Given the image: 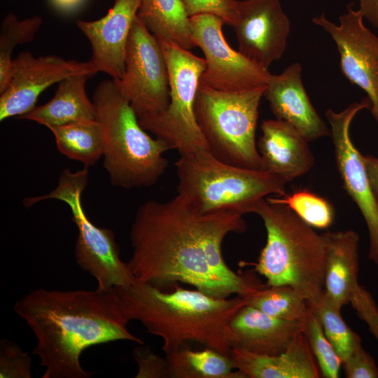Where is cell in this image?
<instances>
[{
  "label": "cell",
  "instance_id": "obj_25",
  "mask_svg": "<svg viewBox=\"0 0 378 378\" xmlns=\"http://www.w3.org/2000/svg\"><path fill=\"white\" fill-rule=\"evenodd\" d=\"M52 133L58 150L84 167L94 165L103 154L102 127L96 120L73 122L48 127Z\"/></svg>",
  "mask_w": 378,
  "mask_h": 378
},
{
  "label": "cell",
  "instance_id": "obj_27",
  "mask_svg": "<svg viewBox=\"0 0 378 378\" xmlns=\"http://www.w3.org/2000/svg\"><path fill=\"white\" fill-rule=\"evenodd\" d=\"M42 21L38 15L19 20L13 13L7 14L4 18L0 31V93L6 89L11 77L14 48L17 45L32 41Z\"/></svg>",
  "mask_w": 378,
  "mask_h": 378
},
{
  "label": "cell",
  "instance_id": "obj_29",
  "mask_svg": "<svg viewBox=\"0 0 378 378\" xmlns=\"http://www.w3.org/2000/svg\"><path fill=\"white\" fill-rule=\"evenodd\" d=\"M271 203L284 204L302 220L314 228L326 229L334 220V209L323 197L306 189L296 190L290 194L266 197Z\"/></svg>",
  "mask_w": 378,
  "mask_h": 378
},
{
  "label": "cell",
  "instance_id": "obj_9",
  "mask_svg": "<svg viewBox=\"0 0 378 378\" xmlns=\"http://www.w3.org/2000/svg\"><path fill=\"white\" fill-rule=\"evenodd\" d=\"M159 42L168 69L169 102L161 113L139 118V122L145 130L165 141L180 155L209 150L195 113L205 60L174 43Z\"/></svg>",
  "mask_w": 378,
  "mask_h": 378
},
{
  "label": "cell",
  "instance_id": "obj_26",
  "mask_svg": "<svg viewBox=\"0 0 378 378\" xmlns=\"http://www.w3.org/2000/svg\"><path fill=\"white\" fill-rule=\"evenodd\" d=\"M246 304L288 321H301L309 311L307 301L287 285L266 286L248 296Z\"/></svg>",
  "mask_w": 378,
  "mask_h": 378
},
{
  "label": "cell",
  "instance_id": "obj_36",
  "mask_svg": "<svg viewBox=\"0 0 378 378\" xmlns=\"http://www.w3.org/2000/svg\"><path fill=\"white\" fill-rule=\"evenodd\" d=\"M368 181L378 204V158L370 155H362Z\"/></svg>",
  "mask_w": 378,
  "mask_h": 378
},
{
  "label": "cell",
  "instance_id": "obj_7",
  "mask_svg": "<svg viewBox=\"0 0 378 378\" xmlns=\"http://www.w3.org/2000/svg\"><path fill=\"white\" fill-rule=\"evenodd\" d=\"M265 88L230 92L199 85L195 104L197 122L209 150L219 160L266 171L255 142Z\"/></svg>",
  "mask_w": 378,
  "mask_h": 378
},
{
  "label": "cell",
  "instance_id": "obj_23",
  "mask_svg": "<svg viewBox=\"0 0 378 378\" xmlns=\"http://www.w3.org/2000/svg\"><path fill=\"white\" fill-rule=\"evenodd\" d=\"M137 15L159 41L189 50L196 47L182 0H141Z\"/></svg>",
  "mask_w": 378,
  "mask_h": 378
},
{
  "label": "cell",
  "instance_id": "obj_1",
  "mask_svg": "<svg viewBox=\"0 0 378 378\" xmlns=\"http://www.w3.org/2000/svg\"><path fill=\"white\" fill-rule=\"evenodd\" d=\"M246 228L241 214H200L178 195L166 202L148 200L131 226L127 267L135 281L161 290L181 282L216 298L248 297L265 286L234 272L222 253L224 239Z\"/></svg>",
  "mask_w": 378,
  "mask_h": 378
},
{
  "label": "cell",
  "instance_id": "obj_31",
  "mask_svg": "<svg viewBox=\"0 0 378 378\" xmlns=\"http://www.w3.org/2000/svg\"><path fill=\"white\" fill-rule=\"evenodd\" d=\"M0 377H31V358L8 340H3L0 343Z\"/></svg>",
  "mask_w": 378,
  "mask_h": 378
},
{
  "label": "cell",
  "instance_id": "obj_13",
  "mask_svg": "<svg viewBox=\"0 0 378 378\" xmlns=\"http://www.w3.org/2000/svg\"><path fill=\"white\" fill-rule=\"evenodd\" d=\"M370 108L367 97L354 102L340 112L326 111L330 125L335 162L344 190L359 209L369 234L368 258L378 265V204L370 187L362 154L356 148L349 134L356 114Z\"/></svg>",
  "mask_w": 378,
  "mask_h": 378
},
{
  "label": "cell",
  "instance_id": "obj_30",
  "mask_svg": "<svg viewBox=\"0 0 378 378\" xmlns=\"http://www.w3.org/2000/svg\"><path fill=\"white\" fill-rule=\"evenodd\" d=\"M301 322L302 331L316 358L321 375L326 378H337L342 361L326 337L321 321L310 307Z\"/></svg>",
  "mask_w": 378,
  "mask_h": 378
},
{
  "label": "cell",
  "instance_id": "obj_38",
  "mask_svg": "<svg viewBox=\"0 0 378 378\" xmlns=\"http://www.w3.org/2000/svg\"><path fill=\"white\" fill-rule=\"evenodd\" d=\"M55 8L69 11L78 6L83 0H49Z\"/></svg>",
  "mask_w": 378,
  "mask_h": 378
},
{
  "label": "cell",
  "instance_id": "obj_37",
  "mask_svg": "<svg viewBox=\"0 0 378 378\" xmlns=\"http://www.w3.org/2000/svg\"><path fill=\"white\" fill-rule=\"evenodd\" d=\"M364 19L378 29V0H358Z\"/></svg>",
  "mask_w": 378,
  "mask_h": 378
},
{
  "label": "cell",
  "instance_id": "obj_24",
  "mask_svg": "<svg viewBox=\"0 0 378 378\" xmlns=\"http://www.w3.org/2000/svg\"><path fill=\"white\" fill-rule=\"evenodd\" d=\"M172 378H246L230 355L214 349L195 351L186 345L166 356Z\"/></svg>",
  "mask_w": 378,
  "mask_h": 378
},
{
  "label": "cell",
  "instance_id": "obj_14",
  "mask_svg": "<svg viewBox=\"0 0 378 378\" xmlns=\"http://www.w3.org/2000/svg\"><path fill=\"white\" fill-rule=\"evenodd\" d=\"M97 72L90 60L78 62L52 55L34 57L21 52L13 59L10 79L0 93V121L31 111L41 92L51 85L75 74L94 76Z\"/></svg>",
  "mask_w": 378,
  "mask_h": 378
},
{
  "label": "cell",
  "instance_id": "obj_22",
  "mask_svg": "<svg viewBox=\"0 0 378 378\" xmlns=\"http://www.w3.org/2000/svg\"><path fill=\"white\" fill-rule=\"evenodd\" d=\"M92 76L94 75L90 74H80L62 80L49 102L36 106L18 119L34 121L46 127L96 120L94 104L85 90V83Z\"/></svg>",
  "mask_w": 378,
  "mask_h": 378
},
{
  "label": "cell",
  "instance_id": "obj_19",
  "mask_svg": "<svg viewBox=\"0 0 378 378\" xmlns=\"http://www.w3.org/2000/svg\"><path fill=\"white\" fill-rule=\"evenodd\" d=\"M261 130L257 148L266 171L288 183L314 167L309 141L291 125L277 118L267 119L262 121Z\"/></svg>",
  "mask_w": 378,
  "mask_h": 378
},
{
  "label": "cell",
  "instance_id": "obj_3",
  "mask_svg": "<svg viewBox=\"0 0 378 378\" xmlns=\"http://www.w3.org/2000/svg\"><path fill=\"white\" fill-rule=\"evenodd\" d=\"M116 288L127 321H139L148 332L162 338L166 356L189 342L230 355L227 325L247 304V297L216 298L196 288L174 284L168 291L135 281Z\"/></svg>",
  "mask_w": 378,
  "mask_h": 378
},
{
  "label": "cell",
  "instance_id": "obj_4",
  "mask_svg": "<svg viewBox=\"0 0 378 378\" xmlns=\"http://www.w3.org/2000/svg\"><path fill=\"white\" fill-rule=\"evenodd\" d=\"M253 213L263 221L267 239L254 270L267 286L287 285L301 295L310 306L325 290L327 241L284 204L266 198L258 202Z\"/></svg>",
  "mask_w": 378,
  "mask_h": 378
},
{
  "label": "cell",
  "instance_id": "obj_2",
  "mask_svg": "<svg viewBox=\"0 0 378 378\" xmlns=\"http://www.w3.org/2000/svg\"><path fill=\"white\" fill-rule=\"evenodd\" d=\"M15 312L33 332V354L45 368L43 378H90L80 356L88 348L125 340L144 344L130 332L117 288L100 290H48L25 294Z\"/></svg>",
  "mask_w": 378,
  "mask_h": 378
},
{
  "label": "cell",
  "instance_id": "obj_21",
  "mask_svg": "<svg viewBox=\"0 0 378 378\" xmlns=\"http://www.w3.org/2000/svg\"><path fill=\"white\" fill-rule=\"evenodd\" d=\"M327 255L325 272V293L342 309L350 303L358 286L359 234L351 230L325 232Z\"/></svg>",
  "mask_w": 378,
  "mask_h": 378
},
{
  "label": "cell",
  "instance_id": "obj_32",
  "mask_svg": "<svg viewBox=\"0 0 378 378\" xmlns=\"http://www.w3.org/2000/svg\"><path fill=\"white\" fill-rule=\"evenodd\" d=\"M190 17L213 14L232 27L237 18V0H182Z\"/></svg>",
  "mask_w": 378,
  "mask_h": 378
},
{
  "label": "cell",
  "instance_id": "obj_5",
  "mask_svg": "<svg viewBox=\"0 0 378 378\" xmlns=\"http://www.w3.org/2000/svg\"><path fill=\"white\" fill-rule=\"evenodd\" d=\"M92 102L103 132L104 167L111 183L126 189L155 184L168 167L164 153L172 150L169 145L141 126L113 79L99 83Z\"/></svg>",
  "mask_w": 378,
  "mask_h": 378
},
{
  "label": "cell",
  "instance_id": "obj_35",
  "mask_svg": "<svg viewBox=\"0 0 378 378\" xmlns=\"http://www.w3.org/2000/svg\"><path fill=\"white\" fill-rule=\"evenodd\" d=\"M347 378H377L378 368L374 358L362 346H359L342 362Z\"/></svg>",
  "mask_w": 378,
  "mask_h": 378
},
{
  "label": "cell",
  "instance_id": "obj_8",
  "mask_svg": "<svg viewBox=\"0 0 378 378\" xmlns=\"http://www.w3.org/2000/svg\"><path fill=\"white\" fill-rule=\"evenodd\" d=\"M88 168L84 167L74 172L64 169L54 190L43 195L26 198L24 205L29 207L49 199L66 203L78 228L74 251L78 265L96 279L98 290L130 286L134 279L127 262L120 258L119 247L113 230L95 225L84 211L81 197L88 182Z\"/></svg>",
  "mask_w": 378,
  "mask_h": 378
},
{
  "label": "cell",
  "instance_id": "obj_33",
  "mask_svg": "<svg viewBox=\"0 0 378 378\" xmlns=\"http://www.w3.org/2000/svg\"><path fill=\"white\" fill-rule=\"evenodd\" d=\"M133 357L138 367L135 377H169L167 358L155 354L150 347L146 346L136 347L133 351Z\"/></svg>",
  "mask_w": 378,
  "mask_h": 378
},
{
  "label": "cell",
  "instance_id": "obj_18",
  "mask_svg": "<svg viewBox=\"0 0 378 378\" xmlns=\"http://www.w3.org/2000/svg\"><path fill=\"white\" fill-rule=\"evenodd\" d=\"M300 330L301 321L279 318L246 304L230 319L227 339L231 348L274 356L284 353Z\"/></svg>",
  "mask_w": 378,
  "mask_h": 378
},
{
  "label": "cell",
  "instance_id": "obj_11",
  "mask_svg": "<svg viewBox=\"0 0 378 378\" xmlns=\"http://www.w3.org/2000/svg\"><path fill=\"white\" fill-rule=\"evenodd\" d=\"M192 38L202 50L206 68L200 85L216 90L237 92L266 86L269 69L249 59L226 41L224 21L213 14L190 17Z\"/></svg>",
  "mask_w": 378,
  "mask_h": 378
},
{
  "label": "cell",
  "instance_id": "obj_16",
  "mask_svg": "<svg viewBox=\"0 0 378 378\" xmlns=\"http://www.w3.org/2000/svg\"><path fill=\"white\" fill-rule=\"evenodd\" d=\"M113 1L104 17L93 21L77 20L76 23L90 43V61L99 71L118 80L124 74L126 46L141 0Z\"/></svg>",
  "mask_w": 378,
  "mask_h": 378
},
{
  "label": "cell",
  "instance_id": "obj_34",
  "mask_svg": "<svg viewBox=\"0 0 378 378\" xmlns=\"http://www.w3.org/2000/svg\"><path fill=\"white\" fill-rule=\"evenodd\" d=\"M357 315L368 325L378 342V307L371 294L358 285L350 300Z\"/></svg>",
  "mask_w": 378,
  "mask_h": 378
},
{
  "label": "cell",
  "instance_id": "obj_15",
  "mask_svg": "<svg viewBox=\"0 0 378 378\" xmlns=\"http://www.w3.org/2000/svg\"><path fill=\"white\" fill-rule=\"evenodd\" d=\"M232 27L238 50L267 69L284 55L290 32L280 0L237 1Z\"/></svg>",
  "mask_w": 378,
  "mask_h": 378
},
{
  "label": "cell",
  "instance_id": "obj_6",
  "mask_svg": "<svg viewBox=\"0 0 378 378\" xmlns=\"http://www.w3.org/2000/svg\"><path fill=\"white\" fill-rule=\"evenodd\" d=\"M178 195L200 214L253 213L269 195L281 196L286 182L267 171L223 162L207 149L180 155L175 162Z\"/></svg>",
  "mask_w": 378,
  "mask_h": 378
},
{
  "label": "cell",
  "instance_id": "obj_17",
  "mask_svg": "<svg viewBox=\"0 0 378 378\" xmlns=\"http://www.w3.org/2000/svg\"><path fill=\"white\" fill-rule=\"evenodd\" d=\"M263 97L276 118L291 125L308 141L330 135L306 92L298 62L290 64L279 74H272Z\"/></svg>",
  "mask_w": 378,
  "mask_h": 378
},
{
  "label": "cell",
  "instance_id": "obj_10",
  "mask_svg": "<svg viewBox=\"0 0 378 378\" xmlns=\"http://www.w3.org/2000/svg\"><path fill=\"white\" fill-rule=\"evenodd\" d=\"M113 81L138 118L161 113L169 102V73L162 49L138 15L126 46L124 74Z\"/></svg>",
  "mask_w": 378,
  "mask_h": 378
},
{
  "label": "cell",
  "instance_id": "obj_20",
  "mask_svg": "<svg viewBox=\"0 0 378 378\" xmlns=\"http://www.w3.org/2000/svg\"><path fill=\"white\" fill-rule=\"evenodd\" d=\"M235 368L249 378H318L320 370L309 342L300 330L282 354H255L239 347L230 351Z\"/></svg>",
  "mask_w": 378,
  "mask_h": 378
},
{
  "label": "cell",
  "instance_id": "obj_12",
  "mask_svg": "<svg viewBox=\"0 0 378 378\" xmlns=\"http://www.w3.org/2000/svg\"><path fill=\"white\" fill-rule=\"evenodd\" d=\"M363 20L360 11L349 5L337 24L323 13L313 18L312 22L335 42L342 74L366 93L369 109L378 125V36L364 24Z\"/></svg>",
  "mask_w": 378,
  "mask_h": 378
},
{
  "label": "cell",
  "instance_id": "obj_28",
  "mask_svg": "<svg viewBox=\"0 0 378 378\" xmlns=\"http://www.w3.org/2000/svg\"><path fill=\"white\" fill-rule=\"evenodd\" d=\"M309 306L318 317L326 337L342 362L361 346L359 335L344 322L341 309L326 295L325 290L316 304Z\"/></svg>",
  "mask_w": 378,
  "mask_h": 378
}]
</instances>
